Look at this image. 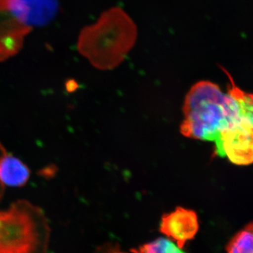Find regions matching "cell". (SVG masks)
<instances>
[{
    "label": "cell",
    "instance_id": "1",
    "mask_svg": "<svg viewBox=\"0 0 253 253\" xmlns=\"http://www.w3.org/2000/svg\"><path fill=\"white\" fill-rule=\"evenodd\" d=\"M221 68L230 82L227 94L211 81H199L191 86L183 105V136L215 144L221 131L244 113L253 111V95L240 89L230 73Z\"/></svg>",
    "mask_w": 253,
    "mask_h": 253
},
{
    "label": "cell",
    "instance_id": "2",
    "mask_svg": "<svg viewBox=\"0 0 253 253\" xmlns=\"http://www.w3.org/2000/svg\"><path fill=\"white\" fill-rule=\"evenodd\" d=\"M136 23L122 8L112 7L97 22L86 27L79 38L80 52L101 71L117 68L135 45Z\"/></svg>",
    "mask_w": 253,
    "mask_h": 253
},
{
    "label": "cell",
    "instance_id": "3",
    "mask_svg": "<svg viewBox=\"0 0 253 253\" xmlns=\"http://www.w3.org/2000/svg\"><path fill=\"white\" fill-rule=\"evenodd\" d=\"M49 234L45 214L29 201L0 210V253H46Z\"/></svg>",
    "mask_w": 253,
    "mask_h": 253
},
{
    "label": "cell",
    "instance_id": "4",
    "mask_svg": "<svg viewBox=\"0 0 253 253\" xmlns=\"http://www.w3.org/2000/svg\"><path fill=\"white\" fill-rule=\"evenodd\" d=\"M56 13L55 0H0V63L17 54L32 28Z\"/></svg>",
    "mask_w": 253,
    "mask_h": 253
},
{
    "label": "cell",
    "instance_id": "5",
    "mask_svg": "<svg viewBox=\"0 0 253 253\" xmlns=\"http://www.w3.org/2000/svg\"><path fill=\"white\" fill-rule=\"evenodd\" d=\"M253 112L244 113L225 130L221 131L215 143L214 154L228 158L236 166L253 163Z\"/></svg>",
    "mask_w": 253,
    "mask_h": 253
},
{
    "label": "cell",
    "instance_id": "6",
    "mask_svg": "<svg viewBox=\"0 0 253 253\" xmlns=\"http://www.w3.org/2000/svg\"><path fill=\"white\" fill-rule=\"evenodd\" d=\"M197 214L192 210L179 207L172 212L163 215L160 230L165 236L183 248L188 241L194 239L199 230Z\"/></svg>",
    "mask_w": 253,
    "mask_h": 253
},
{
    "label": "cell",
    "instance_id": "7",
    "mask_svg": "<svg viewBox=\"0 0 253 253\" xmlns=\"http://www.w3.org/2000/svg\"><path fill=\"white\" fill-rule=\"evenodd\" d=\"M31 170L19 158L6 153L0 161V181L6 186L21 187L27 184Z\"/></svg>",
    "mask_w": 253,
    "mask_h": 253
},
{
    "label": "cell",
    "instance_id": "8",
    "mask_svg": "<svg viewBox=\"0 0 253 253\" xmlns=\"http://www.w3.org/2000/svg\"><path fill=\"white\" fill-rule=\"evenodd\" d=\"M253 223H249L239 231L226 247L227 253H253Z\"/></svg>",
    "mask_w": 253,
    "mask_h": 253
},
{
    "label": "cell",
    "instance_id": "9",
    "mask_svg": "<svg viewBox=\"0 0 253 253\" xmlns=\"http://www.w3.org/2000/svg\"><path fill=\"white\" fill-rule=\"evenodd\" d=\"M133 253H186L178 247L177 245L173 243L170 240L166 238L151 241L138 248L137 249L131 250Z\"/></svg>",
    "mask_w": 253,
    "mask_h": 253
},
{
    "label": "cell",
    "instance_id": "10",
    "mask_svg": "<svg viewBox=\"0 0 253 253\" xmlns=\"http://www.w3.org/2000/svg\"><path fill=\"white\" fill-rule=\"evenodd\" d=\"M95 253H124L113 245L106 244L96 250Z\"/></svg>",
    "mask_w": 253,
    "mask_h": 253
},
{
    "label": "cell",
    "instance_id": "11",
    "mask_svg": "<svg viewBox=\"0 0 253 253\" xmlns=\"http://www.w3.org/2000/svg\"><path fill=\"white\" fill-rule=\"evenodd\" d=\"M6 153H7V151H6L4 146L0 142V161H1V158H3V156H4ZM5 188L6 187H5V186L1 184V181H0V201L2 199L3 196H4Z\"/></svg>",
    "mask_w": 253,
    "mask_h": 253
}]
</instances>
